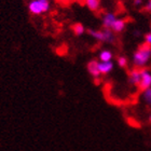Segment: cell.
I'll use <instances>...</instances> for the list:
<instances>
[{
    "label": "cell",
    "instance_id": "cell-1",
    "mask_svg": "<svg viewBox=\"0 0 151 151\" xmlns=\"http://www.w3.org/2000/svg\"><path fill=\"white\" fill-rule=\"evenodd\" d=\"M151 57V45L148 43H144L138 47L133 55V63L136 67H144L148 63Z\"/></svg>",
    "mask_w": 151,
    "mask_h": 151
},
{
    "label": "cell",
    "instance_id": "cell-2",
    "mask_svg": "<svg viewBox=\"0 0 151 151\" xmlns=\"http://www.w3.org/2000/svg\"><path fill=\"white\" fill-rule=\"evenodd\" d=\"M29 12L34 15L45 13L50 9V0H32L28 6Z\"/></svg>",
    "mask_w": 151,
    "mask_h": 151
},
{
    "label": "cell",
    "instance_id": "cell-3",
    "mask_svg": "<svg viewBox=\"0 0 151 151\" xmlns=\"http://www.w3.org/2000/svg\"><path fill=\"white\" fill-rule=\"evenodd\" d=\"M138 86L140 91H146L147 88H151V73L148 70L142 69V79Z\"/></svg>",
    "mask_w": 151,
    "mask_h": 151
},
{
    "label": "cell",
    "instance_id": "cell-4",
    "mask_svg": "<svg viewBox=\"0 0 151 151\" xmlns=\"http://www.w3.org/2000/svg\"><path fill=\"white\" fill-rule=\"evenodd\" d=\"M88 73L94 77L95 79H97L99 76H101V71H99V63L97 60H91L90 63L88 64Z\"/></svg>",
    "mask_w": 151,
    "mask_h": 151
},
{
    "label": "cell",
    "instance_id": "cell-5",
    "mask_svg": "<svg viewBox=\"0 0 151 151\" xmlns=\"http://www.w3.org/2000/svg\"><path fill=\"white\" fill-rule=\"evenodd\" d=\"M140 79H142V69H138V68H135L133 69L129 76V81L131 84L133 85H138L139 82H140Z\"/></svg>",
    "mask_w": 151,
    "mask_h": 151
},
{
    "label": "cell",
    "instance_id": "cell-6",
    "mask_svg": "<svg viewBox=\"0 0 151 151\" xmlns=\"http://www.w3.org/2000/svg\"><path fill=\"white\" fill-rule=\"evenodd\" d=\"M116 17L113 13H107V14H105L104 15V19H103V25H104L105 28L111 29L113 23L116 22Z\"/></svg>",
    "mask_w": 151,
    "mask_h": 151
},
{
    "label": "cell",
    "instance_id": "cell-7",
    "mask_svg": "<svg viewBox=\"0 0 151 151\" xmlns=\"http://www.w3.org/2000/svg\"><path fill=\"white\" fill-rule=\"evenodd\" d=\"M113 69V63L111 60L109 62H101L99 63V71L101 75H108Z\"/></svg>",
    "mask_w": 151,
    "mask_h": 151
},
{
    "label": "cell",
    "instance_id": "cell-8",
    "mask_svg": "<svg viewBox=\"0 0 151 151\" xmlns=\"http://www.w3.org/2000/svg\"><path fill=\"white\" fill-rule=\"evenodd\" d=\"M124 28H125V21L116 19V22L113 23L112 27H111V30L113 32H121Z\"/></svg>",
    "mask_w": 151,
    "mask_h": 151
},
{
    "label": "cell",
    "instance_id": "cell-9",
    "mask_svg": "<svg viewBox=\"0 0 151 151\" xmlns=\"http://www.w3.org/2000/svg\"><path fill=\"white\" fill-rule=\"evenodd\" d=\"M85 3L91 11H97L101 6V0H85Z\"/></svg>",
    "mask_w": 151,
    "mask_h": 151
},
{
    "label": "cell",
    "instance_id": "cell-10",
    "mask_svg": "<svg viewBox=\"0 0 151 151\" xmlns=\"http://www.w3.org/2000/svg\"><path fill=\"white\" fill-rule=\"evenodd\" d=\"M114 41V35L111 29L105 28L104 29V42H113Z\"/></svg>",
    "mask_w": 151,
    "mask_h": 151
},
{
    "label": "cell",
    "instance_id": "cell-11",
    "mask_svg": "<svg viewBox=\"0 0 151 151\" xmlns=\"http://www.w3.org/2000/svg\"><path fill=\"white\" fill-rule=\"evenodd\" d=\"M99 60H101V62H109L112 60V53L108 50L101 51L99 53Z\"/></svg>",
    "mask_w": 151,
    "mask_h": 151
},
{
    "label": "cell",
    "instance_id": "cell-12",
    "mask_svg": "<svg viewBox=\"0 0 151 151\" xmlns=\"http://www.w3.org/2000/svg\"><path fill=\"white\" fill-rule=\"evenodd\" d=\"M88 34L98 41H104V30H88Z\"/></svg>",
    "mask_w": 151,
    "mask_h": 151
},
{
    "label": "cell",
    "instance_id": "cell-13",
    "mask_svg": "<svg viewBox=\"0 0 151 151\" xmlns=\"http://www.w3.org/2000/svg\"><path fill=\"white\" fill-rule=\"evenodd\" d=\"M73 32H75L76 36H81V35H83V34H84L85 28H84V26L82 25V24L78 23V24H75V25L73 26Z\"/></svg>",
    "mask_w": 151,
    "mask_h": 151
},
{
    "label": "cell",
    "instance_id": "cell-14",
    "mask_svg": "<svg viewBox=\"0 0 151 151\" xmlns=\"http://www.w3.org/2000/svg\"><path fill=\"white\" fill-rule=\"evenodd\" d=\"M144 98L147 101V104H149L151 106V88H147L146 91H144Z\"/></svg>",
    "mask_w": 151,
    "mask_h": 151
},
{
    "label": "cell",
    "instance_id": "cell-15",
    "mask_svg": "<svg viewBox=\"0 0 151 151\" xmlns=\"http://www.w3.org/2000/svg\"><path fill=\"white\" fill-rule=\"evenodd\" d=\"M118 65H119L120 67L124 68V67H126V65H127V60H126L124 56H120L119 58H118Z\"/></svg>",
    "mask_w": 151,
    "mask_h": 151
},
{
    "label": "cell",
    "instance_id": "cell-16",
    "mask_svg": "<svg viewBox=\"0 0 151 151\" xmlns=\"http://www.w3.org/2000/svg\"><path fill=\"white\" fill-rule=\"evenodd\" d=\"M145 40H146V43H148L151 45V32H149V34H147L145 36Z\"/></svg>",
    "mask_w": 151,
    "mask_h": 151
},
{
    "label": "cell",
    "instance_id": "cell-17",
    "mask_svg": "<svg viewBox=\"0 0 151 151\" xmlns=\"http://www.w3.org/2000/svg\"><path fill=\"white\" fill-rule=\"evenodd\" d=\"M146 9L148 10V11H151V0L148 2V4H147V6H146Z\"/></svg>",
    "mask_w": 151,
    "mask_h": 151
},
{
    "label": "cell",
    "instance_id": "cell-18",
    "mask_svg": "<svg viewBox=\"0 0 151 151\" xmlns=\"http://www.w3.org/2000/svg\"><path fill=\"white\" fill-rule=\"evenodd\" d=\"M142 0H134V3H135L136 6H139V4L142 3Z\"/></svg>",
    "mask_w": 151,
    "mask_h": 151
},
{
    "label": "cell",
    "instance_id": "cell-19",
    "mask_svg": "<svg viewBox=\"0 0 151 151\" xmlns=\"http://www.w3.org/2000/svg\"><path fill=\"white\" fill-rule=\"evenodd\" d=\"M149 119H150V122H151V116H150V118H149Z\"/></svg>",
    "mask_w": 151,
    "mask_h": 151
},
{
    "label": "cell",
    "instance_id": "cell-20",
    "mask_svg": "<svg viewBox=\"0 0 151 151\" xmlns=\"http://www.w3.org/2000/svg\"><path fill=\"white\" fill-rule=\"evenodd\" d=\"M81 1H82V0H81ZM84 1H85V0H84Z\"/></svg>",
    "mask_w": 151,
    "mask_h": 151
}]
</instances>
